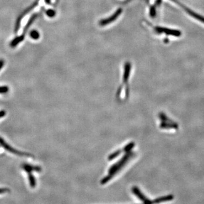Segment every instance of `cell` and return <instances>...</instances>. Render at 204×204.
I'll use <instances>...</instances> for the list:
<instances>
[{
	"label": "cell",
	"instance_id": "obj_1",
	"mask_svg": "<svg viewBox=\"0 0 204 204\" xmlns=\"http://www.w3.org/2000/svg\"><path fill=\"white\" fill-rule=\"evenodd\" d=\"M0 146L4 148L5 150L9 151L12 154L17 155L18 156H30V155L29 154L26 153H24V152H22L21 151L17 150V149H15L14 148H13V147L10 146V145H9L8 143H6L5 140L2 138L1 137H0Z\"/></svg>",
	"mask_w": 204,
	"mask_h": 204
},
{
	"label": "cell",
	"instance_id": "obj_2",
	"mask_svg": "<svg viewBox=\"0 0 204 204\" xmlns=\"http://www.w3.org/2000/svg\"><path fill=\"white\" fill-rule=\"evenodd\" d=\"M122 9H120V8L118 9V10L116 11L114 13V14L111 15L110 17H108L106 19L101 20L99 22V25L101 26H107L113 22H115L120 16V15L122 14Z\"/></svg>",
	"mask_w": 204,
	"mask_h": 204
},
{
	"label": "cell",
	"instance_id": "obj_3",
	"mask_svg": "<svg viewBox=\"0 0 204 204\" xmlns=\"http://www.w3.org/2000/svg\"><path fill=\"white\" fill-rule=\"evenodd\" d=\"M155 30L158 33H164L167 35H172V36H176V37H179L182 35V32H180L179 30H177L167 29V28L162 27H156L155 28Z\"/></svg>",
	"mask_w": 204,
	"mask_h": 204
},
{
	"label": "cell",
	"instance_id": "obj_4",
	"mask_svg": "<svg viewBox=\"0 0 204 204\" xmlns=\"http://www.w3.org/2000/svg\"><path fill=\"white\" fill-rule=\"evenodd\" d=\"M22 169H23L27 173L32 172V171L40 172V171H42V168L39 166L27 164V163H24L22 165Z\"/></svg>",
	"mask_w": 204,
	"mask_h": 204
},
{
	"label": "cell",
	"instance_id": "obj_5",
	"mask_svg": "<svg viewBox=\"0 0 204 204\" xmlns=\"http://www.w3.org/2000/svg\"><path fill=\"white\" fill-rule=\"evenodd\" d=\"M181 6H182L184 9V10L186 11L188 14H190V16H192V17H194V19H197L198 21L201 22L202 23H204V17L202 16L201 15L197 14V13L194 12V11L190 10V9L187 8V7L184 6L183 5H181Z\"/></svg>",
	"mask_w": 204,
	"mask_h": 204
},
{
	"label": "cell",
	"instance_id": "obj_6",
	"mask_svg": "<svg viewBox=\"0 0 204 204\" xmlns=\"http://www.w3.org/2000/svg\"><path fill=\"white\" fill-rule=\"evenodd\" d=\"M133 191L134 194H135L144 203H152L153 202L150 200H149L146 196H145L144 194L140 191V190L138 188L134 187L133 189Z\"/></svg>",
	"mask_w": 204,
	"mask_h": 204
},
{
	"label": "cell",
	"instance_id": "obj_7",
	"mask_svg": "<svg viewBox=\"0 0 204 204\" xmlns=\"http://www.w3.org/2000/svg\"><path fill=\"white\" fill-rule=\"evenodd\" d=\"M160 128L161 129H178L179 128V126L177 123L173 124L171 122H162L160 124Z\"/></svg>",
	"mask_w": 204,
	"mask_h": 204
},
{
	"label": "cell",
	"instance_id": "obj_8",
	"mask_svg": "<svg viewBox=\"0 0 204 204\" xmlns=\"http://www.w3.org/2000/svg\"><path fill=\"white\" fill-rule=\"evenodd\" d=\"M174 198V195L169 194L168 196H162V197H159V198H156L153 201V202H154V203H160V202H163L170 201L172 200Z\"/></svg>",
	"mask_w": 204,
	"mask_h": 204
},
{
	"label": "cell",
	"instance_id": "obj_9",
	"mask_svg": "<svg viewBox=\"0 0 204 204\" xmlns=\"http://www.w3.org/2000/svg\"><path fill=\"white\" fill-rule=\"evenodd\" d=\"M158 116H159V118H160V120H161L162 122H171V123H173V124L176 123L175 122H174V120H172L171 118H169L168 116L165 114V113H163V112L159 113V115H158Z\"/></svg>",
	"mask_w": 204,
	"mask_h": 204
},
{
	"label": "cell",
	"instance_id": "obj_10",
	"mask_svg": "<svg viewBox=\"0 0 204 204\" xmlns=\"http://www.w3.org/2000/svg\"><path fill=\"white\" fill-rule=\"evenodd\" d=\"M25 38V35H22L21 36H18L15 38L13 40L12 42L10 43L11 47H16L18 44L22 42Z\"/></svg>",
	"mask_w": 204,
	"mask_h": 204
},
{
	"label": "cell",
	"instance_id": "obj_11",
	"mask_svg": "<svg viewBox=\"0 0 204 204\" xmlns=\"http://www.w3.org/2000/svg\"><path fill=\"white\" fill-rule=\"evenodd\" d=\"M28 174L29 183L31 188H35L36 186V180L34 176L32 175V172H29Z\"/></svg>",
	"mask_w": 204,
	"mask_h": 204
},
{
	"label": "cell",
	"instance_id": "obj_12",
	"mask_svg": "<svg viewBox=\"0 0 204 204\" xmlns=\"http://www.w3.org/2000/svg\"><path fill=\"white\" fill-rule=\"evenodd\" d=\"M36 18H37V14H35L32 15V17L29 19V22H28L27 25L26 26L25 28L24 29V33H25L26 31L29 29L30 26L32 25L33 22L35 20V19Z\"/></svg>",
	"mask_w": 204,
	"mask_h": 204
},
{
	"label": "cell",
	"instance_id": "obj_13",
	"mask_svg": "<svg viewBox=\"0 0 204 204\" xmlns=\"http://www.w3.org/2000/svg\"><path fill=\"white\" fill-rule=\"evenodd\" d=\"M30 36L33 39L37 40L40 38V34L36 30H32L30 32Z\"/></svg>",
	"mask_w": 204,
	"mask_h": 204
},
{
	"label": "cell",
	"instance_id": "obj_14",
	"mask_svg": "<svg viewBox=\"0 0 204 204\" xmlns=\"http://www.w3.org/2000/svg\"><path fill=\"white\" fill-rule=\"evenodd\" d=\"M9 88L7 86H0V94L7 93Z\"/></svg>",
	"mask_w": 204,
	"mask_h": 204
},
{
	"label": "cell",
	"instance_id": "obj_15",
	"mask_svg": "<svg viewBox=\"0 0 204 204\" xmlns=\"http://www.w3.org/2000/svg\"><path fill=\"white\" fill-rule=\"evenodd\" d=\"M46 14H47V15L50 17H54V15H55V11L53 10H51V9H50L48 10H47L46 11Z\"/></svg>",
	"mask_w": 204,
	"mask_h": 204
},
{
	"label": "cell",
	"instance_id": "obj_16",
	"mask_svg": "<svg viewBox=\"0 0 204 204\" xmlns=\"http://www.w3.org/2000/svg\"><path fill=\"white\" fill-rule=\"evenodd\" d=\"M10 192V190L7 188H0V194H5Z\"/></svg>",
	"mask_w": 204,
	"mask_h": 204
},
{
	"label": "cell",
	"instance_id": "obj_17",
	"mask_svg": "<svg viewBox=\"0 0 204 204\" xmlns=\"http://www.w3.org/2000/svg\"><path fill=\"white\" fill-rule=\"evenodd\" d=\"M156 14V11H155V6L151 7L150 9V15L152 17H154Z\"/></svg>",
	"mask_w": 204,
	"mask_h": 204
},
{
	"label": "cell",
	"instance_id": "obj_18",
	"mask_svg": "<svg viewBox=\"0 0 204 204\" xmlns=\"http://www.w3.org/2000/svg\"><path fill=\"white\" fill-rule=\"evenodd\" d=\"M5 115H6V111L4 110L0 111V118H3Z\"/></svg>",
	"mask_w": 204,
	"mask_h": 204
},
{
	"label": "cell",
	"instance_id": "obj_19",
	"mask_svg": "<svg viewBox=\"0 0 204 204\" xmlns=\"http://www.w3.org/2000/svg\"><path fill=\"white\" fill-rule=\"evenodd\" d=\"M4 61L3 60H0V70H1V69L4 66Z\"/></svg>",
	"mask_w": 204,
	"mask_h": 204
}]
</instances>
